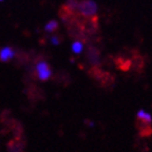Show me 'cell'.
Here are the masks:
<instances>
[{
	"mask_svg": "<svg viewBox=\"0 0 152 152\" xmlns=\"http://www.w3.org/2000/svg\"><path fill=\"white\" fill-rule=\"evenodd\" d=\"M14 56H15V51L11 47H3L2 49H0V61L2 62H8L12 60Z\"/></svg>",
	"mask_w": 152,
	"mask_h": 152,
	"instance_id": "8992f818",
	"label": "cell"
},
{
	"mask_svg": "<svg viewBox=\"0 0 152 152\" xmlns=\"http://www.w3.org/2000/svg\"><path fill=\"white\" fill-rule=\"evenodd\" d=\"M51 42H52V45H59L60 44V39H59V37H57V36H54V37L51 38Z\"/></svg>",
	"mask_w": 152,
	"mask_h": 152,
	"instance_id": "5bb4252c",
	"label": "cell"
},
{
	"mask_svg": "<svg viewBox=\"0 0 152 152\" xmlns=\"http://www.w3.org/2000/svg\"><path fill=\"white\" fill-rule=\"evenodd\" d=\"M83 49H84V45H83L82 40L76 39L73 42V45H72V51H73L75 54H79L83 51Z\"/></svg>",
	"mask_w": 152,
	"mask_h": 152,
	"instance_id": "30bf717a",
	"label": "cell"
},
{
	"mask_svg": "<svg viewBox=\"0 0 152 152\" xmlns=\"http://www.w3.org/2000/svg\"><path fill=\"white\" fill-rule=\"evenodd\" d=\"M36 75L38 79H40L41 82H47L48 79H50L52 72H51L50 65L46 62V61H39L36 64Z\"/></svg>",
	"mask_w": 152,
	"mask_h": 152,
	"instance_id": "7a4b0ae2",
	"label": "cell"
},
{
	"mask_svg": "<svg viewBox=\"0 0 152 152\" xmlns=\"http://www.w3.org/2000/svg\"><path fill=\"white\" fill-rule=\"evenodd\" d=\"M99 82L103 87H111V85H114V76L108 72H104Z\"/></svg>",
	"mask_w": 152,
	"mask_h": 152,
	"instance_id": "52a82bcc",
	"label": "cell"
},
{
	"mask_svg": "<svg viewBox=\"0 0 152 152\" xmlns=\"http://www.w3.org/2000/svg\"><path fill=\"white\" fill-rule=\"evenodd\" d=\"M130 62H132V67L137 72H140L145 67V60L138 53H135L130 58Z\"/></svg>",
	"mask_w": 152,
	"mask_h": 152,
	"instance_id": "5b68a950",
	"label": "cell"
},
{
	"mask_svg": "<svg viewBox=\"0 0 152 152\" xmlns=\"http://www.w3.org/2000/svg\"><path fill=\"white\" fill-rule=\"evenodd\" d=\"M137 118H139V120H142V121H146L148 123H151L152 124V117L149 113H147L145 110H139L138 113H137Z\"/></svg>",
	"mask_w": 152,
	"mask_h": 152,
	"instance_id": "8fae6325",
	"label": "cell"
},
{
	"mask_svg": "<svg viewBox=\"0 0 152 152\" xmlns=\"http://www.w3.org/2000/svg\"><path fill=\"white\" fill-rule=\"evenodd\" d=\"M103 73H104V71L102 70L100 66H92L88 72L90 77H92V78L96 79V80H100V78L102 77Z\"/></svg>",
	"mask_w": 152,
	"mask_h": 152,
	"instance_id": "ba28073f",
	"label": "cell"
},
{
	"mask_svg": "<svg viewBox=\"0 0 152 152\" xmlns=\"http://www.w3.org/2000/svg\"><path fill=\"white\" fill-rule=\"evenodd\" d=\"M98 7L94 0H80L78 1L76 13L85 18V19H94L97 16Z\"/></svg>",
	"mask_w": 152,
	"mask_h": 152,
	"instance_id": "6da1fadb",
	"label": "cell"
},
{
	"mask_svg": "<svg viewBox=\"0 0 152 152\" xmlns=\"http://www.w3.org/2000/svg\"><path fill=\"white\" fill-rule=\"evenodd\" d=\"M58 28H59V23H58L57 21H54V20L48 22L47 24H46V26H45V31L48 33H53V32H56Z\"/></svg>",
	"mask_w": 152,
	"mask_h": 152,
	"instance_id": "9c48e42d",
	"label": "cell"
},
{
	"mask_svg": "<svg viewBox=\"0 0 152 152\" xmlns=\"http://www.w3.org/2000/svg\"><path fill=\"white\" fill-rule=\"evenodd\" d=\"M23 146H20V143L12 142L9 143V151L10 152H22Z\"/></svg>",
	"mask_w": 152,
	"mask_h": 152,
	"instance_id": "7c38bea8",
	"label": "cell"
},
{
	"mask_svg": "<svg viewBox=\"0 0 152 152\" xmlns=\"http://www.w3.org/2000/svg\"><path fill=\"white\" fill-rule=\"evenodd\" d=\"M152 135V126L146 127V128H143V129L139 130V136L140 137H150Z\"/></svg>",
	"mask_w": 152,
	"mask_h": 152,
	"instance_id": "4fadbf2b",
	"label": "cell"
},
{
	"mask_svg": "<svg viewBox=\"0 0 152 152\" xmlns=\"http://www.w3.org/2000/svg\"><path fill=\"white\" fill-rule=\"evenodd\" d=\"M87 60L92 66H100V63H101L100 52L97 48L92 47V46L88 47V49H87Z\"/></svg>",
	"mask_w": 152,
	"mask_h": 152,
	"instance_id": "3957f363",
	"label": "cell"
},
{
	"mask_svg": "<svg viewBox=\"0 0 152 152\" xmlns=\"http://www.w3.org/2000/svg\"><path fill=\"white\" fill-rule=\"evenodd\" d=\"M0 1H2V0H0Z\"/></svg>",
	"mask_w": 152,
	"mask_h": 152,
	"instance_id": "9a60e30c",
	"label": "cell"
},
{
	"mask_svg": "<svg viewBox=\"0 0 152 152\" xmlns=\"http://www.w3.org/2000/svg\"><path fill=\"white\" fill-rule=\"evenodd\" d=\"M114 62H115V65H116L117 69H120L121 71H124V72L130 70V67H132L130 59L122 57V56L117 57L116 59H114Z\"/></svg>",
	"mask_w": 152,
	"mask_h": 152,
	"instance_id": "277c9868",
	"label": "cell"
}]
</instances>
